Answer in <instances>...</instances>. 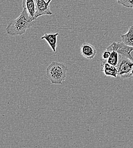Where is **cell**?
<instances>
[{"instance_id": "13", "label": "cell", "mask_w": 133, "mask_h": 148, "mask_svg": "<svg viewBox=\"0 0 133 148\" xmlns=\"http://www.w3.org/2000/svg\"><path fill=\"white\" fill-rule=\"evenodd\" d=\"M111 55V51H110L108 49H106L105 51H104V52L102 53V60H107L110 57V56Z\"/></svg>"}, {"instance_id": "1", "label": "cell", "mask_w": 133, "mask_h": 148, "mask_svg": "<svg viewBox=\"0 0 133 148\" xmlns=\"http://www.w3.org/2000/svg\"><path fill=\"white\" fill-rule=\"evenodd\" d=\"M35 21L31 18L27 10H23L17 18L12 20L8 25L6 30L8 34L12 36H21L25 34L28 29L31 27Z\"/></svg>"}, {"instance_id": "5", "label": "cell", "mask_w": 133, "mask_h": 148, "mask_svg": "<svg viewBox=\"0 0 133 148\" xmlns=\"http://www.w3.org/2000/svg\"><path fill=\"white\" fill-rule=\"evenodd\" d=\"M80 54L86 59H92L96 55L97 50L92 45L88 43H84L80 47Z\"/></svg>"}, {"instance_id": "10", "label": "cell", "mask_w": 133, "mask_h": 148, "mask_svg": "<svg viewBox=\"0 0 133 148\" xmlns=\"http://www.w3.org/2000/svg\"><path fill=\"white\" fill-rule=\"evenodd\" d=\"M121 38L125 45L133 47V25L129 27L126 33L121 35Z\"/></svg>"}, {"instance_id": "8", "label": "cell", "mask_w": 133, "mask_h": 148, "mask_svg": "<svg viewBox=\"0 0 133 148\" xmlns=\"http://www.w3.org/2000/svg\"><path fill=\"white\" fill-rule=\"evenodd\" d=\"M59 36V33H45L42 37L40 38V39L45 40L48 45L51 48L53 51L55 53L57 51V37Z\"/></svg>"}, {"instance_id": "3", "label": "cell", "mask_w": 133, "mask_h": 148, "mask_svg": "<svg viewBox=\"0 0 133 148\" xmlns=\"http://www.w3.org/2000/svg\"><path fill=\"white\" fill-rule=\"evenodd\" d=\"M118 76L122 79H130L133 69V62L129 58L119 54V60L117 66Z\"/></svg>"}, {"instance_id": "6", "label": "cell", "mask_w": 133, "mask_h": 148, "mask_svg": "<svg viewBox=\"0 0 133 148\" xmlns=\"http://www.w3.org/2000/svg\"><path fill=\"white\" fill-rule=\"evenodd\" d=\"M23 9H25L29 13L30 17L35 21L37 18V9L35 0H23Z\"/></svg>"}, {"instance_id": "7", "label": "cell", "mask_w": 133, "mask_h": 148, "mask_svg": "<svg viewBox=\"0 0 133 148\" xmlns=\"http://www.w3.org/2000/svg\"><path fill=\"white\" fill-rule=\"evenodd\" d=\"M101 71L103 72L106 76H109L114 77L118 76V70L116 67L113 66L107 62V60H101Z\"/></svg>"}, {"instance_id": "9", "label": "cell", "mask_w": 133, "mask_h": 148, "mask_svg": "<svg viewBox=\"0 0 133 148\" xmlns=\"http://www.w3.org/2000/svg\"><path fill=\"white\" fill-rule=\"evenodd\" d=\"M117 51L119 54L130 59L133 62V47L126 46L122 42H119Z\"/></svg>"}, {"instance_id": "12", "label": "cell", "mask_w": 133, "mask_h": 148, "mask_svg": "<svg viewBox=\"0 0 133 148\" xmlns=\"http://www.w3.org/2000/svg\"><path fill=\"white\" fill-rule=\"evenodd\" d=\"M118 3L128 8H133V0H116Z\"/></svg>"}, {"instance_id": "2", "label": "cell", "mask_w": 133, "mask_h": 148, "mask_svg": "<svg viewBox=\"0 0 133 148\" xmlns=\"http://www.w3.org/2000/svg\"><path fill=\"white\" fill-rule=\"evenodd\" d=\"M67 67L63 63L53 62L46 70V77L53 84H62L67 77Z\"/></svg>"}, {"instance_id": "4", "label": "cell", "mask_w": 133, "mask_h": 148, "mask_svg": "<svg viewBox=\"0 0 133 148\" xmlns=\"http://www.w3.org/2000/svg\"><path fill=\"white\" fill-rule=\"evenodd\" d=\"M37 9V18L44 15H52L50 10V3L52 0H35Z\"/></svg>"}, {"instance_id": "11", "label": "cell", "mask_w": 133, "mask_h": 148, "mask_svg": "<svg viewBox=\"0 0 133 148\" xmlns=\"http://www.w3.org/2000/svg\"><path fill=\"white\" fill-rule=\"evenodd\" d=\"M119 60V53L116 50L111 51V55L107 60V62L110 64L117 67Z\"/></svg>"}]
</instances>
